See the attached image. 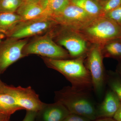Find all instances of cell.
<instances>
[{
  "mask_svg": "<svg viewBox=\"0 0 121 121\" xmlns=\"http://www.w3.org/2000/svg\"><path fill=\"white\" fill-rule=\"evenodd\" d=\"M23 2L21 0H0V13H16Z\"/></svg>",
  "mask_w": 121,
  "mask_h": 121,
  "instance_id": "18",
  "label": "cell"
},
{
  "mask_svg": "<svg viewBox=\"0 0 121 121\" xmlns=\"http://www.w3.org/2000/svg\"><path fill=\"white\" fill-rule=\"evenodd\" d=\"M118 73L119 74L121 77V63L119 65V68H118Z\"/></svg>",
  "mask_w": 121,
  "mask_h": 121,
  "instance_id": "31",
  "label": "cell"
},
{
  "mask_svg": "<svg viewBox=\"0 0 121 121\" xmlns=\"http://www.w3.org/2000/svg\"><path fill=\"white\" fill-rule=\"evenodd\" d=\"M48 67L57 71L71 83V86L80 90H93L90 72L83 63L82 57L74 59H54L45 58Z\"/></svg>",
  "mask_w": 121,
  "mask_h": 121,
  "instance_id": "2",
  "label": "cell"
},
{
  "mask_svg": "<svg viewBox=\"0 0 121 121\" xmlns=\"http://www.w3.org/2000/svg\"><path fill=\"white\" fill-rule=\"evenodd\" d=\"M121 102V99L111 89L108 90L103 101L97 107V118H113Z\"/></svg>",
  "mask_w": 121,
  "mask_h": 121,
  "instance_id": "11",
  "label": "cell"
},
{
  "mask_svg": "<svg viewBox=\"0 0 121 121\" xmlns=\"http://www.w3.org/2000/svg\"><path fill=\"white\" fill-rule=\"evenodd\" d=\"M37 113L35 111L26 110L25 117L22 121H35Z\"/></svg>",
  "mask_w": 121,
  "mask_h": 121,
  "instance_id": "24",
  "label": "cell"
},
{
  "mask_svg": "<svg viewBox=\"0 0 121 121\" xmlns=\"http://www.w3.org/2000/svg\"><path fill=\"white\" fill-rule=\"evenodd\" d=\"M53 0H40L39 2L41 6L45 11L49 7L51 2H52Z\"/></svg>",
  "mask_w": 121,
  "mask_h": 121,
  "instance_id": "26",
  "label": "cell"
},
{
  "mask_svg": "<svg viewBox=\"0 0 121 121\" xmlns=\"http://www.w3.org/2000/svg\"><path fill=\"white\" fill-rule=\"evenodd\" d=\"M5 35L3 33L0 32V43L2 41V40L4 38Z\"/></svg>",
  "mask_w": 121,
  "mask_h": 121,
  "instance_id": "30",
  "label": "cell"
},
{
  "mask_svg": "<svg viewBox=\"0 0 121 121\" xmlns=\"http://www.w3.org/2000/svg\"><path fill=\"white\" fill-rule=\"evenodd\" d=\"M105 51L107 56L121 58V42L117 41L111 42L106 46Z\"/></svg>",
  "mask_w": 121,
  "mask_h": 121,
  "instance_id": "19",
  "label": "cell"
},
{
  "mask_svg": "<svg viewBox=\"0 0 121 121\" xmlns=\"http://www.w3.org/2000/svg\"><path fill=\"white\" fill-rule=\"evenodd\" d=\"M90 91L72 86H65L55 91V101L63 105L70 113L81 115L93 121L97 118V107Z\"/></svg>",
  "mask_w": 121,
  "mask_h": 121,
  "instance_id": "1",
  "label": "cell"
},
{
  "mask_svg": "<svg viewBox=\"0 0 121 121\" xmlns=\"http://www.w3.org/2000/svg\"><path fill=\"white\" fill-rule=\"evenodd\" d=\"M86 67L90 74L93 90L97 95L101 96L106 82L107 75L103 63L102 53L98 47H94L90 51Z\"/></svg>",
  "mask_w": 121,
  "mask_h": 121,
  "instance_id": "6",
  "label": "cell"
},
{
  "mask_svg": "<svg viewBox=\"0 0 121 121\" xmlns=\"http://www.w3.org/2000/svg\"><path fill=\"white\" fill-rule=\"evenodd\" d=\"M121 5V0H108L105 2L103 11L106 13Z\"/></svg>",
  "mask_w": 121,
  "mask_h": 121,
  "instance_id": "22",
  "label": "cell"
},
{
  "mask_svg": "<svg viewBox=\"0 0 121 121\" xmlns=\"http://www.w3.org/2000/svg\"><path fill=\"white\" fill-rule=\"evenodd\" d=\"M11 115L0 110V121H11Z\"/></svg>",
  "mask_w": 121,
  "mask_h": 121,
  "instance_id": "25",
  "label": "cell"
},
{
  "mask_svg": "<svg viewBox=\"0 0 121 121\" xmlns=\"http://www.w3.org/2000/svg\"><path fill=\"white\" fill-rule=\"evenodd\" d=\"M69 4V0H53L45 11V16L54 19L61 14Z\"/></svg>",
  "mask_w": 121,
  "mask_h": 121,
  "instance_id": "17",
  "label": "cell"
},
{
  "mask_svg": "<svg viewBox=\"0 0 121 121\" xmlns=\"http://www.w3.org/2000/svg\"><path fill=\"white\" fill-rule=\"evenodd\" d=\"M26 39L9 38L0 43V75L9 66L24 56L23 50Z\"/></svg>",
  "mask_w": 121,
  "mask_h": 121,
  "instance_id": "8",
  "label": "cell"
},
{
  "mask_svg": "<svg viewBox=\"0 0 121 121\" xmlns=\"http://www.w3.org/2000/svg\"><path fill=\"white\" fill-rule=\"evenodd\" d=\"M23 53L25 56L35 54L54 59H66L70 56L67 52L57 45L47 35L37 38L26 44Z\"/></svg>",
  "mask_w": 121,
  "mask_h": 121,
  "instance_id": "3",
  "label": "cell"
},
{
  "mask_svg": "<svg viewBox=\"0 0 121 121\" xmlns=\"http://www.w3.org/2000/svg\"><path fill=\"white\" fill-rule=\"evenodd\" d=\"M56 23L54 19L45 16L22 21L7 36L9 38L22 39L45 32Z\"/></svg>",
  "mask_w": 121,
  "mask_h": 121,
  "instance_id": "5",
  "label": "cell"
},
{
  "mask_svg": "<svg viewBox=\"0 0 121 121\" xmlns=\"http://www.w3.org/2000/svg\"><path fill=\"white\" fill-rule=\"evenodd\" d=\"M107 18L121 24V5L106 13Z\"/></svg>",
  "mask_w": 121,
  "mask_h": 121,
  "instance_id": "21",
  "label": "cell"
},
{
  "mask_svg": "<svg viewBox=\"0 0 121 121\" xmlns=\"http://www.w3.org/2000/svg\"><path fill=\"white\" fill-rule=\"evenodd\" d=\"M81 8L74 5L69 4L62 13L54 19L56 23L66 26H84L95 19Z\"/></svg>",
  "mask_w": 121,
  "mask_h": 121,
  "instance_id": "9",
  "label": "cell"
},
{
  "mask_svg": "<svg viewBox=\"0 0 121 121\" xmlns=\"http://www.w3.org/2000/svg\"><path fill=\"white\" fill-rule=\"evenodd\" d=\"M85 31L91 38L108 41L121 37V25L108 18L95 19L85 25Z\"/></svg>",
  "mask_w": 121,
  "mask_h": 121,
  "instance_id": "4",
  "label": "cell"
},
{
  "mask_svg": "<svg viewBox=\"0 0 121 121\" xmlns=\"http://www.w3.org/2000/svg\"><path fill=\"white\" fill-rule=\"evenodd\" d=\"M63 121H91L86 117L79 115L70 113Z\"/></svg>",
  "mask_w": 121,
  "mask_h": 121,
  "instance_id": "23",
  "label": "cell"
},
{
  "mask_svg": "<svg viewBox=\"0 0 121 121\" xmlns=\"http://www.w3.org/2000/svg\"><path fill=\"white\" fill-rule=\"evenodd\" d=\"M70 114L67 109L58 102L44 103L37 112L36 119L37 121H63Z\"/></svg>",
  "mask_w": 121,
  "mask_h": 121,
  "instance_id": "10",
  "label": "cell"
},
{
  "mask_svg": "<svg viewBox=\"0 0 121 121\" xmlns=\"http://www.w3.org/2000/svg\"><path fill=\"white\" fill-rule=\"evenodd\" d=\"M93 121H116L113 118H99Z\"/></svg>",
  "mask_w": 121,
  "mask_h": 121,
  "instance_id": "28",
  "label": "cell"
},
{
  "mask_svg": "<svg viewBox=\"0 0 121 121\" xmlns=\"http://www.w3.org/2000/svg\"><path fill=\"white\" fill-rule=\"evenodd\" d=\"M113 118L116 121H121V102L119 108L113 117Z\"/></svg>",
  "mask_w": 121,
  "mask_h": 121,
  "instance_id": "27",
  "label": "cell"
},
{
  "mask_svg": "<svg viewBox=\"0 0 121 121\" xmlns=\"http://www.w3.org/2000/svg\"><path fill=\"white\" fill-rule=\"evenodd\" d=\"M58 43L60 45L64 47L68 51L70 56L73 58L82 57V56L86 51V41L76 36H63L59 39Z\"/></svg>",
  "mask_w": 121,
  "mask_h": 121,
  "instance_id": "12",
  "label": "cell"
},
{
  "mask_svg": "<svg viewBox=\"0 0 121 121\" xmlns=\"http://www.w3.org/2000/svg\"><path fill=\"white\" fill-rule=\"evenodd\" d=\"M5 84L2 82L0 79V93H3V89Z\"/></svg>",
  "mask_w": 121,
  "mask_h": 121,
  "instance_id": "29",
  "label": "cell"
},
{
  "mask_svg": "<svg viewBox=\"0 0 121 121\" xmlns=\"http://www.w3.org/2000/svg\"><path fill=\"white\" fill-rule=\"evenodd\" d=\"M22 21V17L16 13H0V32L7 35Z\"/></svg>",
  "mask_w": 121,
  "mask_h": 121,
  "instance_id": "14",
  "label": "cell"
},
{
  "mask_svg": "<svg viewBox=\"0 0 121 121\" xmlns=\"http://www.w3.org/2000/svg\"><path fill=\"white\" fill-rule=\"evenodd\" d=\"M72 4L81 8L90 15L96 17L101 12L100 7L93 0H71Z\"/></svg>",
  "mask_w": 121,
  "mask_h": 121,
  "instance_id": "16",
  "label": "cell"
},
{
  "mask_svg": "<svg viewBox=\"0 0 121 121\" xmlns=\"http://www.w3.org/2000/svg\"><path fill=\"white\" fill-rule=\"evenodd\" d=\"M21 110L13 96L6 93H0V110L12 115Z\"/></svg>",
  "mask_w": 121,
  "mask_h": 121,
  "instance_id": "15",
  "label": "cell"
},
{
  "mask_svg": "<svg viewBox=\"0 0 121 121\" xmlns=\"http://www.w3.org/2000/svg\"><path fill=\"white\" fill-rule=\"evenodd\" d=\"M3 93L10 95L15 98L18 105L22 110L37 112L41 109L44 103L31 86L15 87L5 84Z\"/></svg>",
  "mask_w": 121,
  "mask_h": 121,
  "instance_id": "7",
  "label": "cell"
},
{
  "mask_svg": "<svg viewBox=\"0 0 121 121\" xmlns=\"http://www.w3.org/2000/svg\"><path fill=\"white\" fill-rule=\"evenodd\" d=\"M106 81L112 90L117 95L121 101V79L113 76L107 75Z\"/></svg>",
  "mask_w": 121,
  "mask_h": 121,
  "instance_id": "20",
  "label": "cell"
},
{
  "mask_svg": "<svg viewBox=\"0 0 121 121\" xmlns=\"http://www.w3.org/2000/svg\"><path fill=\"white\" fill-rule=\"evenodd\" d=\"M22 0V1H26L27 0Z\"/></svg>",
  "mask_w": 121,
  "mask_h": 121,
  "instance_id": "32",
  "label": "cell"
},
{
  "mask_svg": "<svg viewBox=\"0 0 121 121\" xmlns=\"http://www.w3.org/2000/svg\"><path fill=\"white\" fill-rule=\"evenodd\" d=\"M16 13L22 17L23 21L45 16V10L39 0H27L23 1Z\"/></svg>",
  "mask_w": 121,
  "mask_h": 121,
  "instance_id": "13",
  "label": "cell"
},
{
  "mask_svg": "<svg viewBox=\"0 0 121 121\" xmlns=\"http://www.w3.org/2000/svg\"></svg>",
  "mask_w": 121,
  "mask_h": 121,
  "instance_id": "33",
  "label": "cell"
}]
</instances>
